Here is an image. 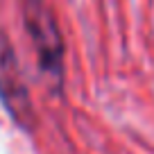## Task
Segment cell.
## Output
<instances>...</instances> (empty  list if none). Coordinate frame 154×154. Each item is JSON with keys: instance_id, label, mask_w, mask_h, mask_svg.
<instances>
[{"instance_id": "cell-1", "label": "cell", "mask_w": 154, "mask_h": 154, "mask_svg": "<svg viewBox=\"0 0 154 154\" xmlns=\"http://www.w3.org/2000/svg\"><path fill=\"white\" fill-rule=\"evenodd\" d=\"M23 20L34 43L38 66L54 86L63 82V38L45 0H20Z\"/></svg>"}, {"instance_id": "cell-2", "label": "cell", "mask_w": 154, "mask_h": 154, "mask_svg": "<svg viewBox=\"0 0 154 154\" xmlns=\"http://www.w3.org/2000/svg\"><path fill=\"white\" fill-rule=\"evenodd\" d=\"M0 102L5 104L7 113L14 118L16 125L25 129L34 127L32 97L20 75L14 45L5 32H0Z\"/></svg>"}]
</instances>
